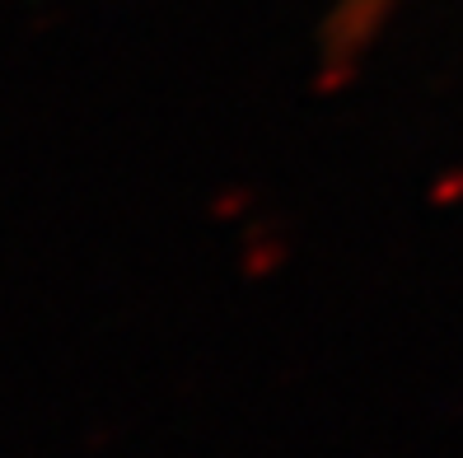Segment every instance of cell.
Listing matches in <instances>:
<instances>
[{"mask_svg": "<svg viewBox=\"0 0 463 458\" xmlns=\"http://www.w3.org/2000/svg\"><path fill=\"white\" fill-rule=\"evenodd\" d=\"M402 0H337L328 23L318 38V61L328 70V79H342L356 70V61L365 57V47L379 38V29L389 23V14Z\"/></svg>", "mask_w": 463, "mask_h": 458, "instance_id": "1", "label": "cell"}]
</instances>
